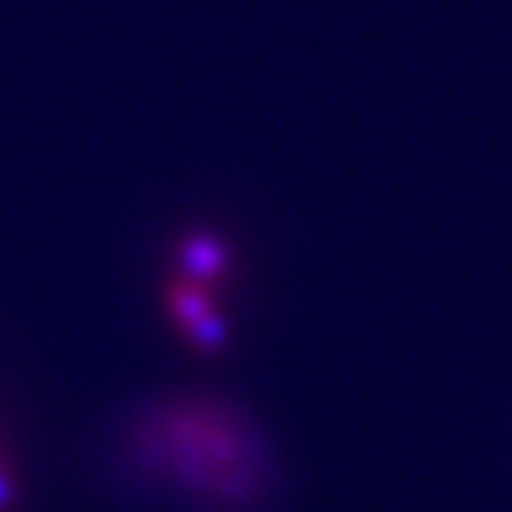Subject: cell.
I'll list each match as a JSON object with an SVG mask.
<instances>
[{
  "label": "cell",
  "instance_id": "1",
  "mask_svg": "<svg viewBox=\"0 0 512 512\" xmlns=\"http://www.w3.org/2000/svg\"><path fill=\"white\" fill-rule=\"evenodd\" d=\"M133 450L149 473L219 509H248L265 496L268 460L255 430L212 400H176L136 427Z\"/></svg>",
  "mask_w": 512,
  "mask_h": 512
}]
</instances>
